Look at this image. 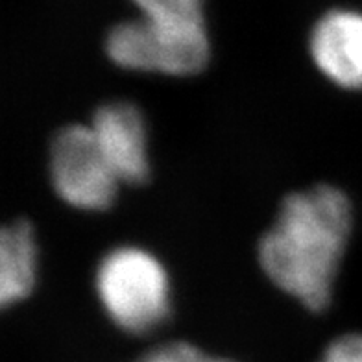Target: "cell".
I'll return each instance as SVG.
<instances>
[{
    "label": "cell",
    "mask_w": 362,
    "mask_h": 362,
    "mask_svg": "<svg viewBox=\"0 0 362 362\" xmlns=\"http://www.w3.org/2000/svg\"><path fill=\"white\" fill-rule=\"evenodd\" d=\"M48 177L57 198L83 213L110 209L122 185L89 124L57 129L48 148Z\"/></svg>",
    "instance_id": "obj_4"
},
{
    "label": "cell",
    "mask_w": 362,
    "mask_h": 362,
    "mask_svg": "<svg viewBox=\"0 0 362 362\" xmlns=\"http://www.w3.org/2000/svg\"><path fill=\"white\" fill-rule=\"evenodd\" d=\"M89 128L122 185H143L150 180V132L137 104L104 102L90 117Z\"/></svg>",
    "instance_id": "obj_5"
},
{
    "label": "cell",
    "mask_w": 362,
    "mask_h": 362,
    "mask_svg": "<svg viewBox=\"0 0 362 362\" xmlns=\"http://www.w3.org/2000/svg\"><path fill=\"white\" fill-rule=\"evenodd\" d=\"M95 294L105 318L132 337H146L172 315L167 267L150 250L120 244L107 250L95 268Z\"/></svg>",
    "instance_id": "obj_2"
},
{
    "label": "cell",
    "mask_w": 362,
    "mask_h": 362,
    "mask_svg": "<svg viewBox=\"0 0 362 362\" xmlns=\"http://www.w3.org/2000/svg\"><path fill=\"white\" fill-rule=\"evenodd\" d=\"M137 362H238L235 358L213 355L200 346L185 340H172L148 349Z\"/></svg>",
    "instance_id": "obj_9"
},
{
    "label": "cell",
    "mask_w": 362,
    "mask_h": 362,
    "mask_svg": "<svg viewBox=\"0 0 362 362\" xmlns=\"http://www.w3.org/2000/svg\"><path fill=\"white\" fill-rule=\"evenodd\" d=\"M104 50L122 71L187 78L207 67L211 39L205 24L158 23L137 15L107 30Z\"/></svg>",
    "instance_id": "obj_3"
},
{
    "label": "cell",
    "mask_w": 362,
    "mask_h": 362,
    "mask_svg": "<svg viewBox=\"0 0 362 362\" xmlns=\"http://www.w3.org/2000/svg\"><path fill=\"white\" fill-rule=\"evenodd\" d=\"M139 17L168 24H205V0H129Z\"/></svg>",
    "instance_id": "obj_8"
},
{
    "label": "cell",
    "mask_w": 362,
    "mask_h": 362,
    "mask_svg": "<svg viewBox=\"0 0 362 362\" xmlns=\"http://www.w3.org/2000/svg\"><path fill=\"white\" fill-rule=\"evenodd\" d=\"M39 244L26 218L11 220L0 235V305L8 309L28 300L37 286Z\"/></svg>",
    "instance_id": "obj_7"
},
{
    "label": "cell",
    "mask_w": 362,
    "mask_h": 362,
    "mask_svg": "<svg viewBox=\"0 0 362 362\" xmlns=\"http://www.w3.org/2000/svg\"><path fill=\"white\" fill-rule=\"evenodd\" d=\"M309 54L327 81L342 90H362V11L334 8L310 28Z\"/></svg>",
    "instance_id": "obj_6"
},
{
    "label": "cell",
    "mask_w": 362,
    "mask_h": 362,
    "mask_svg": "<svg viewBox=\"0 0 362 362\" xmlns=\"http://www.w3.org/2000/svg\"><path fill=\"white\" fill-rule=\"evenodd\" d=\"M316 362H362V333H344L325 346Z\"/></svg>",
    "instance_id": "obj_10"
},
{
    "label": "cell",
    "mask_w": 362,
    "mask_h": 362,
    "mask_svg": "<svg viewBox=\"0 0 362 362\" xmlns=\"http://www.w3.org/2000/svg\"><path fill=\"white\" fill-rule=\"evenodd\" d=\"M353 226L355 209L340 187L318 183L291 192L259 238V267L283 294L322 313L333 301Z\"/></svg>",
    "instance_id": "obj_1"
}]
</instances>
